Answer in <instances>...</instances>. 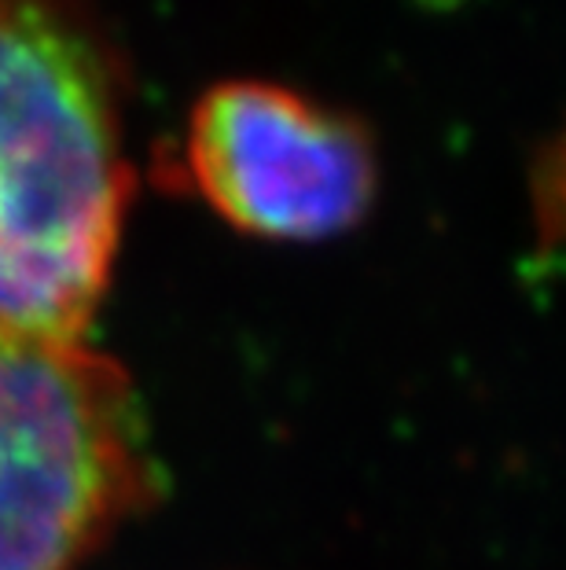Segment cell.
Instances as JSON below:
<instances>
[{"label": "cell", "mask_w": 566, "mask_h": 570, "mask_svg": "<svg viewBox=\"0 0 566 570\" xmlns=\"http://www.w3.org/2000/svg\"><path fill=\"white\" fill-rule=\"evenodd\" d=\"M155 487L129 375L75 338L0 324V570H70Z\"/></svg>", "instance_id": "cell-2"}, {"label": "cell", "mask_w": 566, "mask_h": 570, "mask_svg": "<svg viewBox=\"0 0 566 570\" xmlns=\"http://www.w3.org/2000/svg\"><path fill=\"white\" fill-rule=\"evenodd\" d=\"M122 111L86 0H0V324L86 338L132 188Z\"/></svg>", "instance_id": "cell-1"}, {"label": "cell", "mask_w": 566, "mask_h": 570, "mask_svg": "<svg viewBox=\"0 0 566 570\" xmlns=\"http://www.w3.org/2000/svg\"><path fill=\"white\" fill-rule=\"evenodd\" d=\"M188 174L239 233L328 239L376 199V155L342 115L269 81H228L188 126Z\"/></svg>", "instance_id": "cell-3"}]
</instances>
